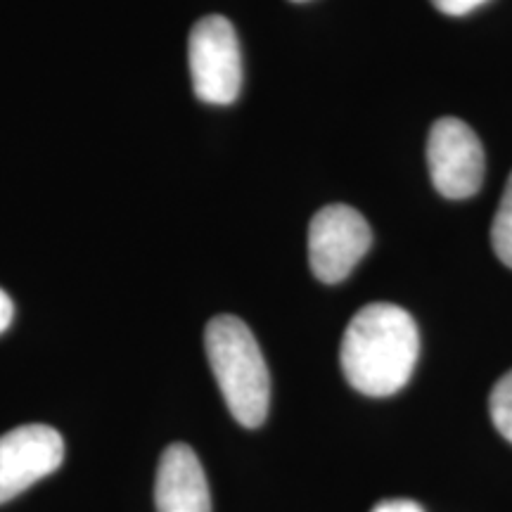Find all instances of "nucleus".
<instances>
[{"mask_svg": "<svg viewBox=\"0 0 512 512\" xmlns=\"http://www.w3.org/2000/svg\"><path fill=\"white\" fill-rule=\"evenodd\" d=\"M373 245V230L361 211L349 204H328L311 219L309 264L320 283L337 285L349 278Z\"/></svg>", "mask_w": 512, "mask_h": 512, "instance_id": "20e7f679", "label": "nucleus"}, {"mask_svg": "<svg viewBox=\"0 0 512 512\" xmlns=\"http://www.w3.org/2000/svg\"><path fill=\"white\" fill-rule=\"evenodd\" d=\"M427 169L439 195L446 200H467L484 181L482 140L463 119L434 121L427 138Z\"/></svg>", "mask_w": 512, "mask_h": 512, "instance_id": "39448f33", "label": "nucleus"}, {"mask_svg": "<svg viewBox=\"0 0 512 512\" xmlns=\"http://www.w3.org/2000/svg\"><path fill=\"white\" fill-rule=\"evenodd\" d=\"M64 460L62 434L48 425H22L0 437V505L53 475Z\"/></svg>", "mask_w": 512, "mask_h": 512, "instance_id": "423d86ee", "label": "nucleus"}, {"mask_svg": "<svg viewBox=\"0 0 512 512\" xmlns=\"http://www.w3.org/2000/svg\"><path fill=\"white\" fill-rule=\"evenodd\" d=\"M373 512H425L420 503L408 501V498H392V501L377 503Z\"/></svg>", "mask_w": 512, "mask_h": 512, "instance_id": "9b49d317", "label": "nucleus"}, {"mask_svg": "<svg viewBox=\"0 0 512 512\" xmlns=\"http://www.w3.org/2000/svg\"><path fill=\"white\" fill-rule=\"evenodd\" d=\"M489 411L496 430L512 444V370L505 373L501 380L496 382V387L491 389Z\"/></svg>", "mask_w": 512, "mask_h": 512, "instance_id": "1a4fd4ad", "label": "nucleus"}, {"mask_svg": "<svg viewBox=\"0 0 512 512\" xmlns=\"http://www.w3.org/2000/svg\"><path fill=\"white\" fill-rule=\"evenodd\" d=\"M420 356L418 325L389 302L363 306L349 320L339 347V366L356 392L392 396L413 377Z\"/></svg>", "mask_w": 512, "mask_h": 512, "instance_id": "f257e3e1", "label": "nucleus"}, {"mask_svg": "<svg viewBox=\"0 0 512 512\" xmlns=\"http://www.w3.org/2000/svg\"><path fill=\"white\" fill-rule=\"evenodd\" d=\"M434 8L444 12V15H451V17H463V15H470V12H475L477 8H482L484 3H489V0H432Z\"/></svg>", "mask_w": 512, "mask_h": 512, "instance_id": "9d476101", "label": "nucleus"}, {"mask_svg": "<svg viewBox=\"0 0 512 512\" xmlns=\"http://www.w3.org/2000/svg\"><path fill=\"white\" fill-rule=\"evenodd\" d=\"M491 247L505 266L512 268V174L505 183L501 204L491 223Z\"/></svg>", "mask_w": 512, "mask_h": 512, "instance_id": "6e6552de", "label": "nucleus"}, {"mask_svg": "<svg viewBox=\"0 0 512 512\" xmlns=\"http://www.w3.org/2000/svg\"><path fill=\"white\" fill-rule=\"evenodd\" d=\"M157 512H211V494L200 458L188 444H171L159 458Z\"/></svg>", "mask_w": 512, "mask_h": 512, "instance_id": "0eeeda50", "label": "nucleus"}, {"mask_svg": "<svg viewBox=\"0 0 512 512\" xmlns=\"http://www.w3.org/2000/svg\"><path fill=\"white\" fill-rule=\"evenodd\" d=\"M195 95L207 105H233L242 91V50L233 22L221 15L200 19L188 38Z\"/></svg>", "mask_w": 512, "mask_h": 512, "instance_id": "7ed1b4c3", "label": "nucleus"}, {"mask_svg": "<svg viewBox=\"0 0 512 512\" xmlns=\"http://www.w3.org/2000/svg\"><path fill=\"white\" fill-rule=\"evenodd\" d=\"M292 3H306V0H292Z\"/></svg>", "mask_w": 512, "mask_h": 512, "instance_id": "ddd939ff", "label": "nucleus"}, {"mask_svg": "<svg viewBox=\"0 0 512 512\" xmlns=\"http://www.w3.org/2000/svg\"><path fill=\"white\" fill-rule=\"evenodd\" d=\"M12 318H15V304H12L8 292L0 290V335L10 328Z\"/></svg>", "mask_w": 512, "mask_h": 512, "instance_id": "f8f14e48", "label": "nucleus"}, {"mask_svg": "<svg viewBox=\"0 0 512 512\" xmlns=\"http://www.w3.org/2000/svg\"><path fill=\"white\" fill-rule=\"evenodd\" d=\"M204 349L230 415L249 430L264 425L271 403V375L245 320L230 313L211 318L204 330Z\"/></svg>", "mask_w": 512, "mask_h": 512, "instance_id": "f03ea898", "label": "nucleus"}]
</instances>
